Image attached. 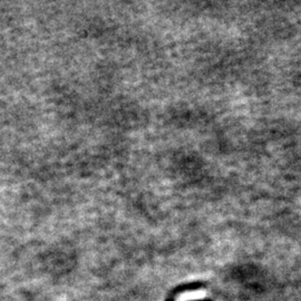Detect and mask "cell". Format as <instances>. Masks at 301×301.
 <instances>
[{"mask_svg":"<svg viewBox=\"0 0 301 301\" xmlns=\"http://www.w3.org/2000/svg\"><path fill=\"white\" fill-rule=\"evenodd\" d=\"M207 296L206 290H196V291H187V293L181 294L175 301H193L204 299Z\"/></svg>","mask_w":301,"mask_h":301,"instance_id":"1","label":"cell"}]
</instances>
